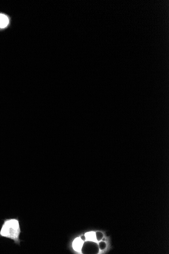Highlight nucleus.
I'll list each match as a JSON object with an SVG mask.
<instances>
[{
    "label": "nucleus",
    "mask_w": 169,
    "mask_h": 254,
    "mask_svg": "<svg viewBox=\"0 0 169 254\" xmlns=\"http://www.w3.org/2000/svg\"><path fill=\"white\" fill-rule=\"evenodd\" d=\"M9 23V19L7 15L0 13V28H5Z\"/></svg>",
    "instance_id": "nucleus-3"
},
{
    "label": "nucleus",
    "mask_w": 169,
    "mask_h": 254,
    "mask_svg": "<svg viewBox=\"0 0 169 254\" xmlns=\"http://www.w3.org/2000/svg\"><path fill=\"white\" fill-rule=\"evenodd\" d=\"M106 247V244L104 241H100L99 243V249L101 250H104V249H105Z\"/></svg>",
    "instance_id": "nucleus-6"
},
{
    "label": "nucleus",
    "mask_w": 169,
    "mask_h": 254,
    "mask_svg": "<svg viewBox=\"0 0 169 254\" xmlns=\"http://www.w3.org/2000/svg\"><path fill=\"white\" fill-rule=\"evenodd\" d=\"M102 241H104L105 240V239L104 238V239H103V238H102Z\"/></svg>",
    "instance_id": "nucleus-8"
},
{
    "label": "nucleus",
    "mask_w": 169,
    "mask_h": 254,
    "mask_svg": "<svg viewBox=\"0 0 169 254\" xmlns=\"http://www.w3.org/2000/svg\"><path fill=\"white\" fill-rule=\"evenodd\" d=\"M96 237L97 241H100L102 240V238L104 237V234L102 232H96Z\"/></svg>",
    "instance_id": "nucleus-5"
},
{
    "label": "nucleus",
    "mask_w": 169,
    "mask_h": 254,
    "mask_svg": "<svg viewBox=\"0 0 169 254\" xmlns=\"http://www.w3.org/2000/svg\"><path fill=\"white\" fill-rule=\"evenodd\" d=\"M80 237H81V239H82L84 241H86V238H85L84 236H82Z\"/></svg>",
    "instance_id": "nucleus-7"
},
{
    "label": "nucleus",
    "mask_w": 169,
    "mask_h": 254,
    "mask_svg": "<svg viewBox=\"0 0 169 254\" xmlns=\"http://www.w3.org/2000/svg\"><path fill=\"white\" fill-rule=\"evenodd\" d=\"M84 241L80 237H77L73 241V247L74 250L78 252L82 253V247L83 246Z\"/></svg>",
    "instance_id": "nucleus-2"
},
{
    "label": "nucleus",
    "mask_w": 169,
    "mask_h": 254,
    "mask_svg": "<svg viewBox=\"0 0 169 254\" xmlns=\"http://www.w3.org/2000/svg\"><path fill=\"white\" fill-rule=\"evenodd\" d=\"M84 236L86 238V241H90L97 242L95 232H89L86 233Z\"/></svg>",
    "instance_id": "nucleus-4"
},
{
    "label": "nucleus",
    "mask_w": 169,
    "mask_h": 254,
    "mask_svg": "<svg viewBox=\"0 0 169 254\" xmlns=\"http://www.w3.org/2000/svg\"><path fill=\"white\" fill-rule=\"evenodd\" d=\"M19 221L17 218L6 219L4 220L0 230V236L14 241V243L20 245L21 233Z\"/></svg>",
    "instance_id": "nucleus-1"
}]
</instances>
